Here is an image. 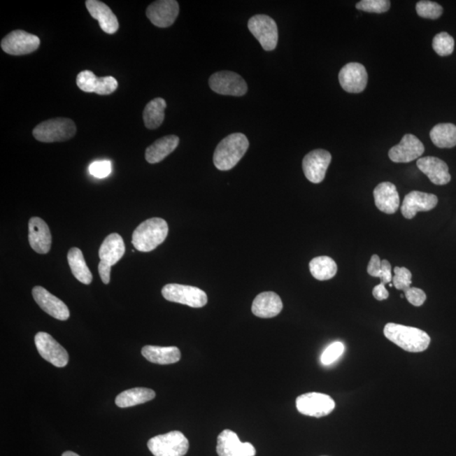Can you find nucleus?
<instances>
[{
	"mask_svg": "<svg viewBox=\"0 0 456 456\" xmlns=\"http://www.w3.org/2000/svg\"><path fill=\"white\" fill-rule=\"evenodd\" d=\"M36 349L43 359L55 367L63 368L68 364L69 354L54 337L46 332H38L35 336Z\"/></svg>",
	"mask_w": 456,
	"mask_h": 456,
	"instance_id": "10",
	"label": "nucleus"
},
{
	"mask_svg": "<svg viewBox=\"0 0 456 456\" xmlns=\"http://www.w3.org/2000/svg\"><path fill=\"white\" fill-rule=\"evenodd\" d=\"M425 150V145L417 136L407 134L403 136L400 143L390 150L389 157L394 162L406 164L420 157Z\"/></svg>",
	"mask_w": 456,
	"mask_h": 456,
	"instance_id": "13",
	"label": "nucleus"
},
{
	"mask_svg": "<svg viewBox=\"0 0 456 456\" xmlns=\"http://www.w3.org/2000/svg\"><path fill=\"white\" fill-rule=\"evenodd\" d=\"M179 13V6L175 0H159L146 10V15L153 25L165 28L172 26Z\"/></svg>",
	"mask_w": 456,
	"mask_h": 456,
	"instance_id": "14",
	"label": "nucleus"
},
{
	"mask_svg": "<svg viewBox=\"0 0 456 456\" xmlns=\"http://www.w3.org/2000/svg\"><path fill=\"white\" fill-rule=\"evenodd\" d=\"M368 73L364 65L359 63H349L341 69L339 81L341 87L349 93L364 92L368 84Z\"/></svg>",
	"mask_w": 456,
	"mask_h": 456,
	"instance_id": "15",
	"label": "nucleus"
},
{
	"mask_svg": "<svg viewBox=\"0 0 456 456\" xmlns=\"http://www.w3.org/2000/svg\"><path fill=\"white\" fill-rule=\"evenodd\" d=\"M433 48L439 56H449L454 52L455 40L447 32H441L434 36Z\"/></svg>",
	"mask_w": 456,
	"mask_h": 456,
	"instance_id": "32",
	"label": "nucleus"
},
{
	"mask_svg": "<svg viewBox=\"0 0 456 456\" xmlns=\"http://www.w3.org/2000/svg\"><path fill=\"white\" fill-rule=\"evenodd\" d=\"M209 85L213 92L221 95L242 97L248 91L246 81L231 71L215 73L210 77Z\"/></svg>",
	"mask_w": 456,
	"mask_h": 456,
	"instance_id": "9",
	"label": "nucleus"
},
{
	"mask_svg": "<svg viewBox=\"0 0 456 456\" xmlns=\"http://www.w3.org/2000/svg\"><path fill=\"white\" fill-rule=\"evenodd\" d=\"M32 296L38 306L48 315L59 320H67L70 318V311L63 301L51 294L46 289L36 286L32 289Z\"/></svg>",
	"mask_w": 456,
	"mask_h": 456,
	"instance_id": "17",
	"label": "nucleus"
},
{
	"mask_svg": "<svg viewBox=\"0 0 456 456\" xmlns=\"http://www.w3.org/2000/svg\"><path fill=\"white\" fill-rule=\"evenodd\" d=\"M417 165L434 185H446L451 180L449 166L441 159L434 157L419 158Z\"/></svg>",
	"mask_w": 456,
	"mask_h": 456,
	"instance_id": "20",
	"label": "nucleus"
},
{
	"mask_svg": "<svg viewBox=\"0 0 456 456\" xmlns=\"http://www.w3.org/2000/svg\"><path fill=\"white\" fill-rule=\"evenodd\" d=\"M156 397L154 390L148 388H134L120 393L116 397V405L121 408L134 406L153 400Z\"/></svg>",
	"mask_w": 456,
	"mask_h": 456,
	"instance_id": "28",
	"label": "nucleus"
},
{
	"mask_svg": "<svg viewBox=\"0 0 456 456\" xmlns=\"http://www.w3.org/2000/svg\"><path fill=\"white\" fill-rule=\"evenodd\" d=\"M76 133L74 122L66 117L44 121L34 129L35 139L44 143L68 141L74 137Z\"/></svg>",
	"mask_w": 456,
	"mask_h": 456,
	"instance_id": "4",
	"label": "nucleus"
},
{
	"mask_svg": "<svg viewBox=\"0 0 456 456\" xmlns=\"http://www.w3.org/2000/svg\"><path fill=\"white\" fill-rule=\"evenodd\" d=\"M111 266H109V264L104 262H100L99 264L100 278L106 285L109 283L110 278H111Z\"/></svg>",
	"mask_w": 456,
	"mask_h": 456,
	"instance_id": "43",
	"label": "nucleus"
},
{
	"mask_svg": "<svg viewBox=\"0 0 456 456\" xmlns=\"http://www.w3.org/2000/svg\"><path fill=\"white\" fill-rule=\"evenodd\" d=\"M90 173L97 178H107L112 172V164L110 161H97L92 162L89 168Z\"/></svg>",
	"mask_w": 456,
	"mask_h": 456,
	"instance_id": "39",
	"label": "nucleus"
},
{
	"mask_svg": "<svg viewBox=\"0 0 456 456\" xmlns=\"http://www.w3.org/2000/svg\"><path fill=\"white\" fill-rule=\"evenodd\" d=\"M344 352L345 345L342 343V342H334V343L329 345V347L325 350L322 355H321L320 361L322 362V364L325 366L331 365L333 362L339 359Z\"/></svg>",
	"mask_w": 456,
	"mask_h": 456,
	"instance_id": "36",
	"label": "nucleus"
},
{
	"mask_svg": "<svg viewBox=\"0 0 456 456\" xmlns=\"http://www.w3.org/2000/svg\"><path fill=\"white\" fill-rule=\"evenodd\" d=\"M373 295L377 300L383 301L389 298V292L387 291L385 285L380 283L374 287Z\"/></svg>",
	"mask_w": 456,
	"mask_h": 456,
	"instance_id": "44",
	"label": "nucleus"
},
{
	"mask_svg": "<svg viewBox=\"0 0 456 456\" xmlns=\"http://www.w3.org/2000/svg\"><path fill=\"white\" fill-rule=\"evenodd\" d=\"M380 279V283L385 285V284L392 282V264L387 259L382 260L381 262V275Z\"/></svg>",
	"mask_w": 456,
	"mask_h": 456,
	"instance_id": "41",
	"label": "nucleus"
},
{
	"mask_svg": "<svg viewBox=\"0 0 456 456\" xmlns=\"http://www.w3.org/2000/svg\"><path fill=\"white\" fill-rule=\"evenodd\" d=\"M433 143L439 148H452L456 145V126L453 124H439L430 131Z\"/></svg>",
	"mask_w": 456,
	"mask_h": 456,
	"instance_id": "30",
	"label": "nucleus"
},
{
	"mask_svg": "<svg viewBox=\"0 0 456 456\" xmlns=\"http://www.w3.org/2000/svg\"><path fill=\"white\" fill-rule=\"evenodd\" d=\"M373 197L377 208L382 213L394 214L400 207V197L392 183L384 182L378 185L373 190Z\"/></svg>",
	"mask_w": 456,
	"mask_h": 456,
	"instance_id": "21",
	"label": "nucleus"
},
{
	"mask_svg": "<svg viewBox=\"0 0 456 456\" xmlns=\"http://www.w3.org/2000/svg\"><path fill=\"white\" fill-rule=\"evenodd\" d=\"M179 138L176 136H168L155 141L145 150L146 161L150 164H158L178 148Z\"/></svg>",
	"mask_w": 456,
	"mask_h": 456,
	"instance_id": "25",
	"label": "nucleus"
},
{
	"mask_svg": "<svg viewBox=\"0 0 456 456\" xmlns=\"http://www.w3.org/2000/svg\"><path fill=\"white\" fill-rule=\"evenodd\" d=\"M148 446L154 456H185L190 443L181 432L172 431L150 439Z\"/></svg>",
	"mask_w": 456,
	"mask_h": 456,
	"instance_id": "5",
	"label": "nucleus"
},
{
	"mask_svg": "<svg viewBox=\"0 0 456 456\" xmlns=\"http://www.w3.org/2000/svg\"><path fill=\"white\" fill-rule=\"evenodd\" d=\"M217 452L219 456H255L256 450L250 443H242L237 434L226 429L219 434Z\"/></svg>",
	"mask_w": 456,
	"mask_h": 456,
	"instance_id": "16",
	"label": "nucleus"
},
{
	"mask_svg": "<svg viewBox=\"0 0 456 456\" xmlns=\"http://www.w3.org/2000/svg\"><path fill=\"white\" fill-rule=\"evenodd\" d=\"M309 270L315 279L327 280L336 276L337 264L335 260L329 256H319L309 263Z\"/></svg>",
	"mask_w": 456,
	"mask_h": 456,
	"instance_id": "31",
	"label": "nucleus"
},
{
	"mask_svg": "<svg viewBox=\"0 0 456 456\" xmlns=\"http://www.w3.org/2000/svg\"><path fill=\"white\" fill-rule=\"evenodd\" d=\"M97 76L94 73L90 71H81L76 78V84L78 87L85 92H94V83Z\"/></svg>",
	"mask_w": 456,
	"mask_h": 456,
	"instance_id": "38",
	"label": "nucleus"
},
{
	"mask_svg": "<svg viewBox=\"0 0 456 456\" xmlns=\"http://www.w3.org/2000/svg\"><path fill=\"white\" fill-rule=\"evenodd\" d=\"M248 27L264 50H275L278 43V29L275 20L270 16L255 15L248 20Z\"/></svg>",
	"mask_w": 456,
	"mask_h": 456,
	"instance_id": "7",
	"label": "nucleus"
},
{
	"mask_svg": "<svg viewBox=\"0 0 456 456\" xmlns=\"http://www.w3.org/2000/svg\"><path fill=\"white\" fill-rule=\"evenodd\" d=\"M39 46L40 39L38 36L22 30L10 32L1 41L2 50L10 55H29L38 50Z\"/></svg>",
	"mask_w": 456,
	"mask_h": 456,
	"instance_id": "11",
	"label": "nucleus"
},
{
	"mask_svg": "<svg viewBox=\"0 0 456 456\" xmlns=\"http://www.w3.org/2000/svg\"><path fill=\"white\" fill-rule=\"evenodd\" d=\"M387 339L409 352H422L429 348L430 336L420 329L389 323L384 329Z\"/></svg>",
	"mask_w": 456,
	"mask_h": 456,
	"instance_id": "1",
	"label": "nucleus"
},
{
	"mask_svg": "<svg viewBox=\"0 0 456 456\" xmlns=\"http://www.w3.org/2000/svg\"><path fill=\"white\" fill-rule=\"evenodd\" d=\"M357 9L369 13H385L390 10L389 0H362L357 3Z\"/></svg>",
	"mask_w": 456,
	"mask_h": 456,
	"instance_id": "34",
	"label": "nucleus"
},
{
	"mask_svg": "<svg viewBox=\"0 0 456 456\" xmlns=\"http://www.w3.org/2000/svg\"><path fill=\"white\" fill-rule=\"evenodd\" d=\"M85 6L92 17L99 20L101 29L106 34H113L119 30V20L106 3L99 0H87Z\"/></svg>",
	"mask_w": 456,
	"mask_h": 456,
	"instance_id": "22",
	"label": "nucleus"
},
{
	"mask_svg": "<svg viewBox=\"0 0 456 456\" xmlns=\"http://www.w3.org/2000/svg\"><path fill=\"white\" fill-rule=\"evenodd\" d=\"M125 245L123 238L120 234H111L104 239L99 250V258L109 266H114L123 258Z\"/></svg>",
	"mask_w": 456,
	"mask_h": 456,
	"instance_id": "24",
	"label": "nucleus"
},
{
	"mask_svg": "<svg viewBox=\"0 0 456 456\" xmlns=\"http://www.w3.org/2000/svg\"><path fill=\"white\" fill-rule=\"evenodd\" d=\"M68 263L75 278L81 283L89 285L92 282V274L78 248H71L68 252Z\"/></svg>",
	"mask_w": 456,
	"mask_h": 456,
	"instance_id": "27",
	"label": "nucleus"
},
{
	"mask_svg": "<svg viewBox=\"0 0 456 456\" xmlns=\"http://www.w3.org/2000/svg\"><path fill=\"white\" fill-rule=\"evenodd\" d=\"M296 406L299 412L305 416L322 418L332 413L336 403L327 394L311 392L297 398Z\"/></svg>",
	"mask_w": 456,
	"mask_h": 456,
	"instance_id": "8",
	"label": "nucleus"
},
{
	"mask_svg": "<svg viewBox=\"0 0 456 456\" xmlns=\"http://www.w3.org/2000/svg\"><path fill=\"white\" fill-rule=\"evenodd\" d=\"M169 234V225L162 218H150L140 224L134 231L132 243L136 250L150 252L165 241Z\"/></svg>",
	"mask_w": 456,
	"mask_h": 456,
	"instance_id": "3",
	"label": "nucleus"
},
{
	"mask_svg": "<svg viewBox=\"0 0 456 456\" xmlns=\"http://www.w3.org/2000/svg\"><path fill=\"white\" fill-rule=\"evenodd\" d=\"M62 456H80V455L74 453V452L72 451H66L64 452Z\"/></svg>",
	"mask_w": 456,
	"mask_h": 456,
	"instance_id": "45",
	"label": "nucleus"
},
{
	"mask_svg": "<svg viewBox=\"0 0 456 456\" xmlns=\"http://www.w3.org/2000/svg\"><path fill=\"white\" fill-rule=\"evenodd\" d=\"M438 204V197L433 194L412 191L406 195L401 206V213L406 219H413L420 211L433 210Z\"/></svg>",
	"mask_w": 456,
	"mask_h": 456,
	"instance_id": "18",
	"label": "nucleus"
},
{
	"mask_svg": "<svg viewBox=\"0 0 456 456\" xmlns=\"http://www.w3.org/2000/svg\"><path fill=\"white\" fill-rule=\"evenodd\" d=\"M29 243L32 250L40 255H46L51 250L52 235L48 224L40 218L29 221Z\"/></svg>",
	"mask_w": 456,
	"mask_h": 456,
	"instance_id": "19",
	"label": "nucleus"
},
{
	"mask_svg": "<svg viewBox=\"0 0 456 456\" xmlns=\"http://www.w3.org/2000/svg\"><path fill=\"white\" fill-rule=\"evenodd\" d=\"M381 262L380 258L377 255H373L369 263L368 273L373 278H378L381 275Z\"/></svg>",
	"mask_w": 456,
	"mask_h": 456,
	"instance_id": "42",
	"label": "nucleus"
},
{
	"mask_svg": "<svg viewBox=\"0 0 456 456\" xmlns=\"http://www.w3.org/2000/svg\"><path fill=\"white\" fill-rule=\"evenodd\" d=\"M166 103L164 99L157 97L145 106L143 112V120L145 127L149 129H156L162 124L165 117Z\"/></svg>",
	"mask_w": 456,
	"mask_h": 456,
	"instance_id": "29",
	"label": "nucleus"
},
{
	"mask_svg": "<svg viewBox=\"0 0 456 456\" xmlns=\"http://www.w3.org/2000/svg\"><path fill=\"white\" fill-rule=\"evenodd\" d=\"M404 292L406 299L413 306H422L427 299L426 293L420 288L410 287Z\"/></svg>",
	"mask_w": 456,
	"mask_h": 456,
	"instance_id": "40",
	"label": "nucleus"
},
{
	"mask_svg": "<svg viewBox=\"0 0 456 456\" xmlns=\"http://www.w3.org/2000/svg\"><path fill=\"white\" fill-rule=\"evenodd\" d=\"M141 353L146 360L161 365L176 364L181 359L180 350L176 347L145 345L142 348Z\"/></svg>",
	"mask_w": 456,
	"mask_h": 456,
	"instance_id": "26",
	"label": "nucleus"
},
{
	"mask_svg": "<svg viewBox=\"0 0 456 456\" xmlns=\"http://www.w3.org/2000/svg\"><path fill=\"white\" fill-rule=\"evenodd\" d=\"M394 276H393V286L397 289L406 292L412 285L413 275L408 269L405 267H396L394 269Z\"/></svg>",
	"mask_w": 456,
	"mask_h": 456,
	"instance_id": "35",
	"label": "nucleus"
},
{
	"mask_svg": "<svg viewBox=\"0 0 456 456\" xmlns=\"http://www.w3.org/2000/svg\"><path fill=\"white\" fill-rule=\"evenodd\" d=\"M162 294L169 302L188 305L191 308H202L208 301L206 293L201 289L187 285H166L162 288Z\"/></svg>",
	"mask_w": 456,
	"mask_h": 456,
	"instance_id": "6",
	"label": "nucleus"
},
{
	"mask_svg": "<svg viewBox=\"0 0 456 456\" xmlns=\"http://www.w3.org/2000/svg\"><path fill=\"white\" fill-rule=\"evenodd\" d=\"M331 162L332 155L327 150L322 149L312 150L304 157L303 160L305 177L313 184H320L324 180Z\"/></svg>",
	"mask_w": 456,
	"mask_h": 456,
	"instance_id": "12",
	"label": "nucleus"
},
{
	"mask_svg": "<svg viewBox=\"0 0 456 456\" xmlns=\"http://www.w3.org/2000/svg\"><path fill=\"white\" fill-rule=\"evenodd\" d=\"M250 142L245 134H231L220 142L215 150L213 162L221 171L234 169L246 153Z\"/></svg>",
	"mask_w": 456,
	"mask_h": 456,
	"instance_id": "2",
	"label": "nucleus"
},
{
	"mask_svg": "<svg viewBox=\"0 0 456 456\" xmlns=\"http://www.w3.org/2000/svg\"><path fill=\"white\" fill-rule=\"evenodd\" d=\"M283 308V304L280 297L273 292L260 293L252 304V313L255 316L269 319L278 316Z\"/></svg>",
	"mask_w": 456,
	"mask_h": 456,
	"instance_id": "23",
	"label": "nucleus"
},
{
	"mask_svg": "<svg viewBox=\"0 0 456 456\" xmlns=\"http://www.w3.org/2000/svg\"><path fill=\"white\" fill-rule=\"evenodd\" d=\"M117 85V81L113 76L97 77L94 92L99 95H109L116 91Z\"/></svg>",
	"mask_w": 456,
	"mask_h": 456,
	"instance_id": "37",
	"label": "nucleus"
},
{
	"mask_svg": "<svg viewBox=\"0 0 456 456\" xmlns=\"http://www.w3.org/2000/svg\"><path fill=\"white\" fill-rule=\"evenodd\" d=\"M416 10L418 15L422 18L435 20L441 17L443 10L437 3L423 0L417 3Z\"/></svg>",
	"mask_w": 456,
	"mask_h": 456,
	"instance_id": "33",
	"label": "nucleus"
}]
</instances>
